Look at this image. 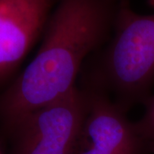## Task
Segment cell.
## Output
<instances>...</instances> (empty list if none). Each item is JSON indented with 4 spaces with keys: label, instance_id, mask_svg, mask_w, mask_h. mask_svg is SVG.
I'll return each mask as SVG.
<instances>
[{
    "label": "cell",
    "instance_id": "1",
    "mask_svg": "<svg viewBox=\"0 0 154 154\" xmlns=\"http://www.w3.org/2000/svg\"><path fill=\"white\" fill-rule=\"evenodd\" d=\"M116 8L110 0H59L35 57L0 93V128L76 88L86 59L110 39Z\"/></svg>",
    "mask_w": 154,
    "mask_h": 154
},
{
    "label": "cell",
    "instance_id": "2",
    "mask_svg": "<svg viewBox=\"0 0 154 154\" xmlns=\"http://www.w3.org/2000/svg\"><path fill=\"white\" fill-rule=\"evenodd\" d=\"M92 56L81 88L107 95L127 111L143 104L154 83V14L119 3L110 38Z\"/></svg>",
    "mask_w": 154,
    "mask_h": 154
},
{
    "label": "cell",
    "instance_id": "3",
    "mask_svg": "<svg viewBox=\"0 0 154 154\" xmlns=\"http://www.w3.org/2000/svg\"><path fill=\"white\" fill-rule=\"evenodd\" d=\"M86 109V93L76 87L0 128V141L9 145V154H72Z\"/></svg>",
    "mask_w": 154,
    "mask_h": 154
},
{
    "label": "cell",
    "instance_id": "4",
    "mask_svg": "<svg viewBox=\"0 0 154 154\" xmlns=\"http://www.w3.org/2000/svg\"><path fill=\"white\" fill-rule=\"evenodd\" d=\"M81 88L87 109L72 154H152L127 110L105 94Z\"/></svg>",
    "mask_w": 154,
    "mask_h": 154
},
{
    "label": "cell",
    "instance_id": "5",
    "mask_svg": "<svg viewBox=\"0 0 154 154\" xmlns=\"http://www.w3.org/2000/svg\"><path fill=\"white\" fill-rule=\"evenodd\" d=\"M55 0H0V87L43 35Z\"/></svg>",
    "mask_w": 154,
    "mask_h": 154
},
{
    "label": "cell",
    "instance_id": "6",
    "mask_svg": "<svg viewBox=\"0 0 154 154\" xmlns=\"http://www.w3.org/2000/svg\"><path fill=\"white\" fill-rule=\"evenodd\" d=\"M145 112L142 117L134 122L140 135L154 154V95H150L143 102Z\"/></svg>",
    "mask_w": 154,
    "mask_h": 154
},
{
    "label": "cell",
    "instance_id": "7",
    "mask_svg": "<svg viewBox=\"0 0 154 154\" xmlns=\"http://www.w3.org/2000/svg\"><path fill=\"white\" fill-rule=\"evenodd\" d=\"M0 154H5V149H4V145L0 141Z\"/></svg>",
    "mask_w": 154,
    "mask_h": 154
},
{
    "label": "cell",
    "instance_id": "8",
    "mask_svg": "<svg viewBox=\"0 0 154 154\" xmlns=\"http://www.w3.org/2000/svg\"><path fill=\"white\" fill-rule=\"evenodd\" d=\"M147 3H148V5L151 7L154 8V0H147Z\"/></svg>",
    "mask_w": 154,
    "mask_h": 154
},
{
    "label": "cell",
    "instance_id": "9",
    "mask_svg": "<svg viewBox=\"0 0 154 154\" xmlns=\"http://www.w3.org/2000/svg\"><path fill=\"white\" fill-rule=\"evenodd\" d=\"M111 2H113V3H115V2H119V3H121V2H123V1H127V0H110Z\"/></svg>",
    "mask_w": 154,
    "mask_h": 154
}]
</instances>
